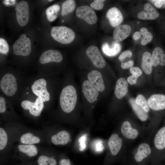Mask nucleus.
<instances>
[{"mask_svg":"<svg viewBox=\"0 0 165 165\" xmlns=\"http://www.w3.org/2000/svg\"><path fill=\"white\" fill-rule=\"evenodd\" d=\"M100 70H90L83 75L100 93L101 97L105 92L106 85L104 75Z\"/></svg>","mask_w":165,"mask_h":165,"instance_id":"nucleus-5","label":"nucleus"},{"mask_svg":"<svg viewBox=\"0 0 165 165\" xmlns=\"http://www.w3.org/2000/svg\"><path fill=\"white\" fill-rule=\"evenodd\" d=\"M72 75L68 77V81L61 91L59 103L62 111L70 114L76 112L79 103V90Z\"/></svg>","mask_w":165,"mask_h":165,"instance_id":"nucleus-1","label":"nucleus"},{"mask_svg":"<svg viewBox=\"0 0 165 165\" xmlns=\"http://www.w3.org/2000/svg\"><path fill=\"white\" fill-rule=\"evenodd\" d=\"M151 149L149 145L146 143H142L138 147L137 152L134 158L137 162L141 161L149 156L151 152Z\"/></svg>","mask_w":165,"mask_h":165,"instance_id":"nucleus-21","label":"nucleus"},{"mask_svg":"<svg viewBox=\"0 0 165 165\" xmlns=\"http://www.w3.org/2000/svg\"><path fill=\"white\" fill-rule=\"evenodd\" d=\"M130 70L132 75L138 78L142 74L141 70L137 67H132L130 68Z\"/></svg>","mask_w":165,"mask_h":165,"instance_id":"nucleus-37","label":"nucleus"},{"mask_svg":"<svg viewBox=\"0 0 165 165\" xmlns=\"http://www.w3.org/2000/svg\"><path fill=\"white\" fill-rule=\"evenodd\" d=\"M18 148L21 152L29 157L35 156L38 153L37 148L33 145H20L18 146Z\"/></svg>","mask_w":165,"mask_h":165,"instance_id":"nucleus-28","label":"nucleus"},{"mask_svg":"<svg viewBox=\"0 0 165 165\" xmlns=\"http://www.w3.org/2000/svg\"><path fill=\"white\" fill-rule=\"evenodd\" d=\"M144 10L139 12L137 15L138 17L140 19L154 20L159 16L158 11L149 3H146L145 4Z\"/></svg>","mask_w":165,"mask_h":165,"instance_id":"nucleus-17","label":"nucleus"},{"mask_svg":"<svg viewBox=\"0 0 165 165\" xmlns=\"http://www.w3.org/2000/svg\"><path fill=\"white\" fill-rule=\"evenodd\" d=\"M106 16L110 24L113 27L119 26L123 20L122 13L116 7L109 9L106 13Z\"/></svg>","mask_w":165,"mask_h":165,"instance_id":"nucleus-16","label":"nucleus"},{"mask_svg":"<svg viewBox=\"0 0 165 165\" xmlns=\"http://www.w3.org/2000/svg\"><path fill=\"white\" fill-rule=\"evenodd\" d=\"M152 66L155 67L158 65L165 66V54L162 49L159 47L153 50L152 55Z\"/></svg>","mask_w":165,"mask_h":165,"instance_id":"nucleus-22","label":"nucleus"},{"mask_svg":"<svg viewBox=\"0 0 165 165\" xmlns=\"http://www.w3.org/2000/svg\"><path fill=\"white\" fill-rule=\"evenodd\" d=\"M37 162L38 165H57V161L53 156H40L38 158Z\"/></svg>","mask_w":165,"mask_h":165,"instance_id":"nucleus-31","label":"nucleus"},{"mask_svg":"<svg viewBox=\"0 0 165 165\" xmlns=\"http://www.w3.org/2000/svg\"><path fill=\"white\" fill-rule=\"evenodd\" d=\"M8 141L7 134L5 130L0 128V150L3 149L6 147Z\"/></svg>","mask_w":165,"mask_h":165,"instance_id":"nucleus-34","label":"nucleus"},{"mask_svg":"<svg viewBox=\"0 0 165 165\" xmlns=\"http://www.w3.org/2000/svg\"><path fill=\"white\" fill-rule=\"evenodd\" d=\"M141 34L139 31H136L135 32L133 35V38L135 40H138L141 37Z\"/></svg>","mask_w":165,"mask_h":165,"instance_id":"nucleus-44","label":"nucleus"},{"mask_svg":"<svg viewBox=\"0 0 165 165\" xmlns=\"http://www.w3.org/2000/svg\"><path fill=\"white\" fill-rule=\"evenodd\" d=\"M16 17L18 24L21 26H26L29 19V5L25 1H22L15 6Z\"/></svg>","mask_w":165,"mask_h":165,"instance_id":"nucleus-9","label":"nucleus"},{"mask_svg":"<svg viewBox=\"0 0 165 165\" xmlns=\"http://www.w3.org/2000/svg\"><path fill=\"white\" fill-rule=\"evenodd\" d=\"M152 56L148 52H144L142 55L141 67L143 71L146 74H150L152 71Z\"/></svg>","mask_w":165,"mask_h":165,"instance_id":"nucleus-25","label":"nucleus"},{"mask_svg":"<svg viewBox=\"0 0 165 165\" xmlns=\"http://www.w3.org/2000/svg\"><path fill=\"white\" fill-rule=\"evenodd\" d=\"M104 0H95L90 5L91 7L96 10H100L104 7Z\"/></svg>","mask_w":165,"mask_h":165,"instance_id":"nucleus-36","label":"nucleus"},{"mask_svg":"<svg viewBox=\"0 0 165 165\" xmlns=\"http://www.w3.org/2000/svg\"><path fill=\"white\" fill-rule=\"evenodd\" d=\"M120 130L123 136L127 139H135L139 135L138 130L133 127L130 123L127 121H125L122 123Z\"/></svg>","mask_w":165,"mask_h":165,"instance_id":"nucleus-18","label":"nucleus"},{"mask_svg":"<svg viewBox=\"0 0 165 165\" xmlns=\"http://www.w3.org/2000/svg\"><path fill=\"white\" fill-rule=\"evenodd\" d=\"M140 32L143 36L141 42V44L142 45H145L152 39L153 35L152 34L148 31L146 28L143 27L141 28Z\"/></svg>","mask_w":165,"mask_h":165,"instance_id":"nucleus-33","label":"nucleus"},{"mask_svg":"<svg viewBox=\"0 0 165 165\" xmlns=\"http://www.w3.org/2000/svg\"><path fill=\"white\" fill-rule=\"evenodd\" d=\"M15 0H4L3 2L6 5H11L14 4Z\"/></svg>","mask_w":165,"mask_h":165,"instance_id":"nucleus-45","label":"nucleus"},{"mask_svg":"<svg viewBox=\"0 0 165 165\" xmlns=\"http://www.w3.org/2000/svg\"><path fill=\"white\" fill-rule=\"evenodd\" d=\"M40 138L28 132L23 134L20 138V141L23 144L32 145L37 144L40 142Z\"/></svg>","mask_w":165,"mask_h":165,"instance_id":"nucleus-27","label":"nucleus"},{"mask_svg":"<svg viewBox=\"0 0 165 165\" xmlns=\"http://www.w3.org/2000/svg\"><path fill=\"white\" fill-rule=\"evenodd\" d=\"M134 64V61L132 60H130L126 63L121 62V67L122 68L125 69L132 67Z\"/></svg>","mask_w":165,"mask_h":165,"instance_id":"nucleus-40","label":"nucleus"},{"mask_svg":"<svg viewBox=\"0 0 165 165\" xmlns=\"http://www.w3.org/2000/svg\"><path fill=\"white\" fill-rule=\"evenodd\" d=\"M131 31V27L128 24H124L117 26L113 32L114 40L117 42L123 40L129 35Z\"/></svg>","mask_w":165,"mask_h":165,"instance_id":"nucleus-19","label":"nucleus"},{"mask_svg":"<svg viewBox=\"0 0 165 165\" xmlns=\"http://www.w3.org/2000/svg\"><path fill=\"white\" fill-rule=\"evenodd\" d=\"M60 9L57 4H54L49 7L46 10L47 19L50 22H53L57 18V14Z\"/></svg>","mask_w":165,"mask_h":165,"instance_id":"nucleus-29","label":"nucleus"},{"mask_svg":"<svg viewBox=\"0 0 165 165\" xmlns=\"http://www.w3.org/2000/svg\"><path fill=\"white\" fill-rule=\"evenodd\" d=\"M149 108L156 111L165 109V95L154 94L151 95L148 100Z\"/></svg>","mask_w":165,"mask_h":165,"instance_id":"nucleus-15","label":"nucleus"},{"mask_svg":"<svg viewBox=\"0 0 165 165\" xmlns=\"http://www.w3.org/2000/svg\"><path fill=\"white\" fill-rule=\"evenodd\" d=\"M82 105L86 115L92 116L93 109L101 98L100 93L83 75L80 76Z\"/></svg>","mask_w":165,"mask_h":165,"instance_id":"nucleus-2","label":"nucleus"},{"mask_svg":"<svg viewBox=\"0 0 165 165\" xmlns=\"http://www.w3.org/2000/svg\"><path fill=\"white\" fill-rule=\"evenodd\" d=\"M123 139L117 133L112 134L108 141L110 154L113 156H116L121 151L123 145Z\"/></svg>","mask_w":165,"mask_h":165,"instance_id":"nucleus-13","label":"nucleus"},{"mask_svg":"<svg viewBox=\"0 0 165 165\" xmlns=\"http://www.w3.org/2000/svg\"><path fill=\"white\" fill-rule=\"evenodd\" d=\"M61 15H66L73 11L75 8V2L73 0H67L64 1L62 5Z\"/></svg>","mask_w":165,"mask_h":165,"instance_id":"nucleus-30","label":"nucleus"},{"mask_svg":"<svg viewBox=\"0 0 165 165\" xmlns=\"http://www.w3.org/2000/svg\"><path fill=\"white\" fill-rule=\"evenodd\" d=\"M31 51V43L29 38L24 34H22L13 46L14 54L17 56H27Z\"/></svg>","mask_w":165,"mask_h":165,"instance_id":"nucleus-7","label":"nucleus"},{"mask_svg":"<svg viewBox=\"0 0 165 165\" xmlns=\"http://www.w3.org/2000/svg\"><path fill=\"white\" fill-rule=\"evenodd\" d=\"M70 134L65 130L59 131L51 137L52 142L54 145H64L67 144L70 140Z\"/></svg>","mask_w":165,"mask_h":165,"instance_id":"nucleus-24","label":"nucleus"},{"mask_svg":"<svg viewBox=\"0 0 165 165\" xmlns=\"http://www.w3.org/2000/svg\"><path fill=\"white\" fill-rule=\"evenodd\" d=\"M8 44L4 39L0 38V53L2 54H6L9 52Z\"/></svg>","mask_w":165,"mask_h":165,"instance_id":"nucleus-35","label":"nucleus"},{"mask_svg":"<svg viewBox=\"0 0 165 165\" xmlns=\"http://www.w3.org/2000/svg\"><path fill=\"white\" fill-rule=\"evenodd\" d=\"M59 165H72L70 160L67 158H61L58 162Z\"/></svg>","mask_w":165,"mask_h":165,"instance_id":"nucleus-41","label":"nucleus"},{"mask_svg":"<svg viewBox=\"0 0 165 165\" xmlns=\"http://www.w3.org/2000/svg\"><path fill=\"white\" fill-rule=\"evenodd\" d=\"M128 83L123 78H119L117 81L114 90V94L118 99H121L124 97L128 91Z\"/></svg>","mask_w":165,"mask_h":165,"instance_id":"nucleus-20","label":"nucleus"},{"mask_svg":"<svg viewBox=\"0 0 165 165\" xmlns=\"http://www.w3.org/2000/svg\"><path fill=\"white\" fill-rule=\"evenodd\" d=\"M44 101L40 98L36 97L34 102L28 100L22 101L21 105L23 109L29 110L30 113L35 117L38 116L44 107Z\"/></svg>","mask_w":165,"mask_h":165,"instance_id":"nucleus-10","label":"nucleus"},{"mask_svg":"<svg viewBox=\"0 0 165 165\" xmlns=\"http://www.w3.org/2000/svg\"><path fill=\"white\" fill-rule=\"evenodd\" d=\"M6 110V99L2 96L0 97V112L2 113L5 112Z\"/></svg>","mask_w":165,"mask_h":165,"instance_id":"nucleus-39","label":"nucleus"},{"mask_svg":"<svg viewBox=\"0 0 165 165\" xmlns=\"http://www.w3.org/2000/svg\"><path fill=\"white\" fill-rule=\"evenodd\" d=\"M48 1H49V2H51V1H53V0H48Z\"/></svg>","mask_w":165,"mask_h":165,"instance_id":"nucleus-46","label":"nucleus"},{"mask_svg":"<svg viewBox=\"0 0 165 165\" xmlns=\"http://www.w3.org/2000/svg\"><path fill=\"white\" fill-rule=\"evenodd\" d=\"M138 78L132 75L130 76L127 78V82L130 85H133L136 83Z\"/></svg>","mask_w":165,"mask_h":165,"instance_id":"nucleus-42","label":"nucleus"},{"mask_svg":"<svg viewBox=\"0 0 165 165\" xmlns=\"http://www.w3.org/2000/svg\"><path fill=\"white\" fill-rule=\"evenodd\" d=\"M121 46L119 42H113L111 45L107 43H103L102 46V50L104 53L109 57L116 55L120 51Z\"/></svg>","mask_w":165,"mask_h":165,"instance_id":"nucleus-23","label":"nucleus"},{"mask_svg":"<svg viewBox=\"0 0 165 165\" xmlns=\"http://www.w3.org/2000/svg\"><path fill=\"white\" fill-rule=\"evenodd\" d=\"M51 35L55 41L64 44L71 43L75 36L73 30L64 26L53 27L51 31Z\"/></svg>","mask_w":165,"mask_h":165,"instance_id":"nucleus-3","label":"nucleus"},{"mask_svg":"<svg viewBox=\"0 0 165 165\" xmlns=\"http://www.w3.org/2000/svg\"><path fill=\"white\" fill-rule=\"evenodd\" d=\"M31 89L33 94L44 102L50 100V94L47 89V82L45 79L40 78L35 81L31 86Z\"/></svg>","mask_w":165,"mask_h":165,"instance_id":"nucleus-6","label":"nucleus"},{"mask_svg":"<svg viewBox=\"0 0 165 165\" xmlns=\"http://www.w3.org/2000/svg\"><path fill=\"white\" fill-rule=\"evenodd\" d=\"M76 16L82 19L90 24L96 23L97 17L93 9L86 6H81L78 7L76 11Z\"/></svg>","mask_w":165,"mask_h":165,"instance_id":"nucleus-11","label":"nucleus"},{"mask_svg":"<svg viewBox=\"0 0 165 165\" xmlns=\"http://www.w3.org/2000/svg\"><path fill=\"white\" fill-rule=\"evenodd\" d=\"M152 2H154L155 6L157 8H160L163 4H164L165 0H151Z\"/></svg>","mask_w":165,"mask_h":165,"instance_id":"nucleus-43","label":"nucleus"},{"mask_svg":"<svg viewBox=\"0 0 165 165\" xmlns=\"http://www.w3.org/2000/svg\"><path fill=\"white\" fill-rule=\"evenodd\" d=\"M135 102L145 112L148 113L149 112L150 108L148 101L142 95H138L135 99Z\"/></svg>","mask_w":165,"mask_h":165,"instance_id":"nucleus-32","label":"nucleus"},{"mask_svg":"<svg viewBox=\"0 0 165 165\" xmlns=\"http://www.w3.org/2000/svg\"><path fill=\"white\" fill-rule=\"evenodd\" d=\"M154 147L156 152L165 153V125L157 132L153 140Z\"/></svg>","mask_w":165,"mask_h":165,"instance_id":"nucleus-14","label":"nucleus"},{"mask_svg":"<svg viewBox=\"0 0 165 165\" xmlns=\"http://www.w3.org/2000/svg\"><path fill=\"white\" fill-rule=\"evenodd\" d=\"M86 53L93 66L97 69L101 70L105 68L106 61L96 46H91L89 47Z\"/></svg>","mask_w":165,"mask_h":165,"instance_id":"nucleus-8","label":"nucleus"},{"mask_svg":"<svg viewBox=\"0 0 165 165\" xmlns=\"http://www.w3.org/2000/svg\"><path fill=\"white\" fill-rule=\"evenodd\" d=\"M132 54V52L130 50H126L122 52L119 56L118 57L119 60L122 62L126 58L131 57Z\"/></svg>","mask_w":165,"mask_h":165,"instance_id":"nucleus-38","label":"nucleus"},{"mask_svg":"<svg viewBox=\"0 0 165 165\" xmlns=\"http://www.w3.org/2000/svg\"><path fill=\"white\" fill-rule=\"evenodd\" d=\"M164 4L165 5V1H164Z\"/></svg>","mask_w":165,"mask_h":165,"instance_id":"nucleus-47","label":"nucleus"},{"mask_svg":"<svg viewBox=\"0 0 165 165\" xmlns=\"http://www.w3.org/2000/svg\"><path fill=\"white\" fill-rule=\"evenodd\" d=\"M0 88L6 96L11 97L14 96L18 90L17 80L15 75L10 73L3 75L0 79Z\"/></svg>","mask_w":165,"mask_h":165,"instance_id":"nucleus-4","label":"nucleus"},{"mask_svg":"<svg viewBox=\"0 0 165 165\" xmlns=\"http://www.w3.org/2000/svg\"><path fill=\"white\" fill-rule=\"evenodd\" d=\"M63 59L62 55L59 51L56 50H49L42 53L39 61L41 64H45L52 62L60 63Z\"/></svg>","mask_w":165,"mask_h":165,"instance_id":"nucleus-12","label":"nucleus"},{"mask_svg":"<svg viewBox=\"0 0 165 165\" xmlns=\"http://www.w3.org/2000/svg\"><path fill=\"white\" fill-rule=\"evenodd\" d=\"M129 101L133 110L139 119L142 121H146L148 118V113L136 104L135 99L130 98Z\"/></svg>","mask_w":165,"mask_h":165,"instance_id":"nucleus-26","label":"nucleus"}]
</instances>
